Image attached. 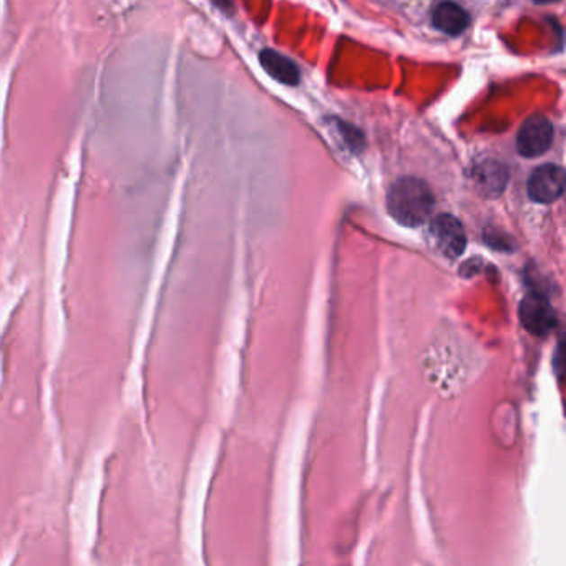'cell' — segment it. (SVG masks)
Masks as SVG:
<instances>
[{
  "mask_svg": "<svg viewBox=\"0 0 566 566\" xmlns=\"http://www.w3.org/2000/svg\"><path fill=\"white\" fill-rule=\"evenodd\" d=\"M95 518L84 566H133L175 535L139 406H125L102 452Z\"/></svg>",
  "mask_w": 566,
  "mask_h": 566,
  "instance_id": "cell-1",
  "label": "cell"
},
{
  "mask_svg": "<svg viewBox=\"0 0 566 566\" xmlns=\"http://www.w3.org/2000/svg\"><path fill=\"white\" fill-rule=\"evenodd\" d=\"M477 188L485 196H499L503 192L507 180H508V171L507 168L497 163V161H485L473 173Z\"/></svg>",
  "mask_w": 566,
  "mask_h": 566,
  "instance_id": "cell-9",
  "label": "cell"
},
{
  "mask_svg": "<svg viewBox=\"0 0 566 566\" xmlns=\"http://www.w3.org/2000/svg\"><path fill=\"white\" fill-rule=\"evenodd\" d=\"M387 210L400 225L416 228L424 225L434 211V194L428 184L407 176L392 184L387 194Z\"/></svg>",
  "mask_w": 566,
  "mask_h": 566,
  "instance_id": "cell-2",
  "label": "cell"
},
{
  "mask_svg": "<svg viewBox=\"0 0 566 566\" xmlns=\"http://www.w3.org/2000/svg\"><path fill=\"white\" fill-rule=\"evenodd\" d=\"M432 23L440 32L455 37L467 31L471 23V15L457 4L442 2L432 11Z\"/></svg>",
  "mask_w": 566,
  "mask_h": 566,
  "instance_id": "cell-7",
  "label": "cell"
},
{
  "mask_svg": "<svg viewBox=\"0 0 566 566\" xmlns=\"http://www.w3.org/2000/svg\"><path fill=\"white\" fill-rule=\"evenodd\" d=\"M520 321L530 334L545 337L555 329V310L546 296L540 292H530L520 302Z\"/></svg>",
  "mask_w": 566,
  "mask_h": 566,
  "instance_id": "cell-4",
  "label": "cell"
},
{
  "mask_svg": "<svg viewBox=\"0 0 566 566\" xmlns=\"http://www.w3.org/2000/svg\"><path fill=\"white\" fill-rule=\"evenodd\" d=\"M259 62L269 76L276 78L281 84L286 85H298L301 80L300 68L294 62H291L288 57L274 52V50H265L259 55Z\"/></svg>",
  "mask_w": 566,
  "mask_h": 566,
  "instance_id": "cell-8",
  "label": "cell"
},
{
  "mask_svg": "<svg viewBox=\"0 0 566 566\" xmlns=\"http://www.w3.org/2000/svg\"><path fill=\"white\" fill-rule=\"evenodd\" d=\"M565 192V171L558 165H542L528 180V194L536 203H553Z\"/></svg>",
  "mask_w": 566,
  "mask_h": 566,
  "instance_id": "cell-6",
  "label": "cell"
},
{
  "mask_svg": "<svg viewBox=\"0 0 566 566\" xmlns=\"http://www.w3.org/2000/svg\"><path fill=\"white\" fill-rule=\"evenodd\" d=\"M555 130L548 118L534 115L525 120L517 135V150L525 158H536L545 155L553 143Z\"/></svg>",
  "mask_w": 566,
  "mask_h": 566,
  "instance_id": "cell-3",
  "label": "cell"
},
{
  "mask_svg": "<svg viewBox=\"0 0 566 566\" xmlns=\"http://www.w3.org/2000/svg\"><path fill=\"white\" fill-rule=\"evenodd\" d=\"M430 236L444 256L455 259L467 247L465 229L455 216L449 213L438 214L430 223Z\"/></svg>",
  "mask_w": 566,
  "mask_h": 566,
  "instance_id": "cell-5",
  "label": "cell"
}]
</instances>
